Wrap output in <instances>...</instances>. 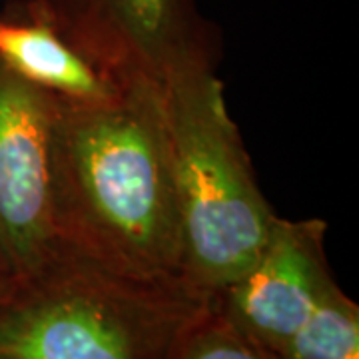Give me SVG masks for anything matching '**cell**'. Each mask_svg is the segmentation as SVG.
Wrapping results in <instances>:
<instances>
[{"instance_id":"cell-1","label":"cell","mask_w":359,"mask_h":359,"mask_svg":"<svg viewBox=\"0 0 359 359\" xmlns=\"http://www.w3.org/2000/svg\"><path fill=\"white\" fill-rule=\"evenodd\" d=\"M52 184L58 242L138 278L184 282L160 82L128 84L100 104L58 98Z\"/></svg>"},{"instance_id":"cell-2","label":"cell","mask_w":359,"mask_h":359,"mask_svg":"<svg viewBox=\"0 0 359 359\" xmlns=\"http://www.w3.org/2000/svg\"><path fill=\"white\" fill-rule=\"evenodd\" d=\"M216 58L218 44L198 46L174 58L160 78L182 219V278L212 297L256 262L278 216L228 112Z\"/></svg>"},{"instance_id":"cell-3","label":"cell","mask_w":359,"mask_h":359,"mask_svg":"<svg viewBox=\"0 0 359 359\" xmlns=\"http://www.w3.org/2000/svg\"><path fill=\"white\" fill-rule=\"evenodd\" d=\"M214 299L58 242L0 302V359H172Z\"/></svg>"},{"instance_id":"cell-4","label":"cell","mask_w":359,"mask_h":359,"mask_svg":"<svg viewBox=\"0 0 359 359\" xmlns=\"http://www.w3.org/2000/svg\"><path fill=\"white\" fill-rule=\"evenodd\" d=\"M62 39L118 86L160 82L184 52L218 44L194 0H30Z\"/></svg>"},{"instance_id":"cell-5","label":"cell","mask_w":359,"mask_h":359,"mask_svg":"<svg viewBox=\"0 0 359 359\" xmlns=\"http://www.w3.org/2000/svg\"><path fill=\"white\" fill-rule=\"evenodd\" d=\"M58 98L0 62V248L16 278L58 244L52 140Z\"/></svg>"},{"instance_id":"cell-6","label":"cell","mask_w":359,"mask_h":359,"mask_svg":"<svg viewBox=\"0 0 359 359\" xmlns=\"http://www.w3.org/2000/svg\"><path fill=\"white\" fill-rule=\"evenodd\" d=\"M323 219L276 216L262 254L216 297L224 316L273 358L334 282L325 262Z\"/></svg>"},{"instance_id":"cell-7","label":"cell","mask_w":359,"mask_h":359,"mask_svg":"<svg viewBox=\"0 0 359 359\" xmlns=\"http://www.w3.org/2000/svg\"><path fill=\"white\" fill-rule=\"evenodd\" d=\"M0 62L65 102H108L124 88L68 44L30 0L11 2L0 18Z\"/></svg>"},{"instance_id":"cell-8","label":"cell","mask_w":359,"mask_h":359,"mask_svg":"<svg viewBox=\"0 0 359 359\" xmlns=\"http://www.w3.org/2000/svg\"><path fill=\"white\" fill-rule=\"evenodd\" d=\"M278 359H359V308L335 280Z\"/></svg>"},{"instance_id":"cell-9","label":"cell","mask_w":359,"mask_h":359,"mask_svg":"<svg viewBox=\"0 0 359 359\" xmlns=\"http://www.w3.org/2000/svg\"><path fill=\"white\" fill-rule=\"evenodd\" d=\"M172 359H276L231 323L214 299L184 334Z\"/></svg>"},{"instance_id":"cell-10","label":"cell","mask_w":359,"mask_h":359,"mask_svg":"<svg viewBox=\"0 0 359 359\" xmlns=\"http://www.w3.org/2000/svg\"><path fill=\"white\" fill-rule=\"evenodd\" d=\"M16 273H14V269L11 268V264H8V259L4 256V252H2V248H0V302L8 295V292L14 287V283H16Z\"/></svg>"}]
</instances>
